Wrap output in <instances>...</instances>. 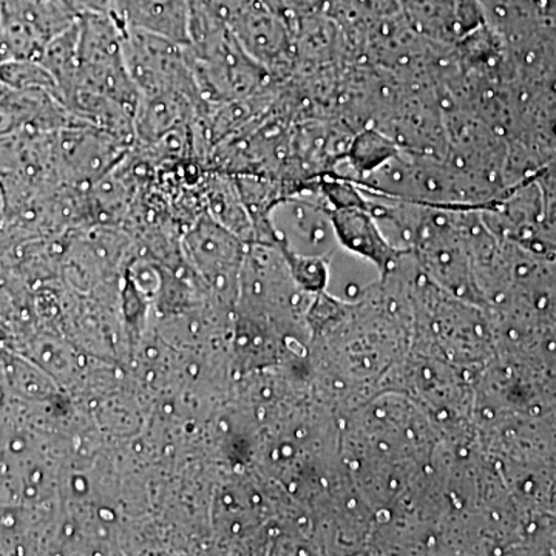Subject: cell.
Wrapping results in <instances>:
<instances>
[{"mask_svg":"<svg viewBox=\"0 0 556 556\" xmlns=\"http://www.w3.org/2000/svg\"><path fill=\"white\" fill-rule=\"evenodd\" d=\"M190 67L203 104L243 100L273 84V76L252 60L230 27L189 43Z\"/></svg>","mask_w":556,"mask_h":556,"instance_id":"1","label":"cell"},{"mask_svg":"<svg viewBox=\"0 0 556 556\" xmlns=\"http://www.w3.org/2000/svg\"><path fill=\"white\" fill-rule=\"evenodd\" d=\"M124 62L139 94H188L201 101L188 46L160 35L124 27Z\"/></svg>","mask_w":556,"mask_h":556,"instance_id":"2","label":"cell"},{"mask_svg":"<svg viewBox=\"0 0 556 556\" xmlns=\"http://www.w3.org/2000/svg\"><path fill=\"white\" fill-rule=\"evenodd\" d=\"M131 149V142L89 124H72L54 135L62 182L79 189H89L109 175Z\"/></svg>","mask_w":556,"mask_h":556,"instance_id":"3","label":"cell"},{"mask_svg":"<svg viewBox=\"0 0 556 556\" xmlns=\"http://www.w3.org/2000/svg\"><path fill=\"white\" fill-rule=\"evenodd\" d=\"M76 21L61 0H0L2 61L39 60L50 40Z\"/></svg>","mask_w":556,"mask_h":556,"instance_id":"4","label":"cell"},{"mask_svg":"<svg viewBox=\"0 0 556 556\" xmlns=\"http://www.w3.org/2000/svg\"><path fill=\"white\" fill-rule=\"evenodd\" d=\"M229 27L249 56L268 70L273 78H285L295 68L291 27L260 0H252Z\"/></svg>","mask_w":556,"mask_h":556,"instance_id":"5","label":"cell"},{"mask_svg":"<svg viewBox=\"0 0 556 556\" xmlns=\"http://www.w3.org/2000/svg\"><path fill=\"white\" fill-rule=\"evenodd\" d=\"M247 244L211 215L201 217L185 239V247L193 265L219 292H233L232 289H239Z\"/></svg>","mask_w":556,"mask_h":556,"instance_id":"6","label":"cell"},{"mask_svg":"<svg viewBox=\"0 0 556 556\" xmlns=\"http://www.w3.org/2000/svg\"><path fill=\"white\" fill-rule=\"evenodd\" d=\"M405 20L419 35L456 46L485 24L481 0H397Z\"/></svg>","mask_w":556,"mask_h":556,"instance_id":"7","label":"cell"},{"mask_svg":"<svg viewBox=\"0 0 556 556\" xmlns=\"http://www.w3.org/2000/svg\"><path fill=\"white\" fill-rule=\"evenodd\" d=\"M331 214L340 247L375 263L382 276L393 268L402 252L388 243L365 199L362 203L331 207Z\"/></svg>","mask_w":556,"mask_h":556,"instance_id":"8","label":"cell"},{"mask_svg":"<svg viewBox=\"0 0 556 556\" xmlns=\"http://www.w3.org/2000/svg\"><path fill=\"white\" fill-rule=\"evenodd\" d=\"M201 105L203 102L174 91L139 94L134 116L135 146L152 144L169 131L193 123Z\"/></svg>","mask_w":556,"mask_h":556,"instance_id":"9","label":"cell"},{"mask_svg":"<svg viewBox=\"0 0 556 556\" xmlns=\"http://www.w3.org/2000/svg\"><path fill=\"white\" fill-rule=\"evenodd\" d=\"M113 14L123 27L190 43L188 0H116Z\"/></svg>","mask_w":556,"mask_h":556,"instance_id":"10","label":"cell"},{"mask_svg":"<svg viewBox=\"0 0 556 556\" xmlns=\"http://www.w3.org/2000/svg\"><path fill=\"white\" fill-rule=\"evenodd\" d=\"M39 61L49 68L60 86L61 101L64 104L78 83L79 75V27L78 21L51 39L43 49Z\"/></svg>","mask_w":556,"mask_h":556,"instance_id":"11","label":"cell"},{"mask_svg":"<svg viewBox=\"0 0 556 556\" xmlns=\"http://www.w3.org/2000/svg\"><path fill=\"white\" fill-rule=\"evenodd\" d=\"M252 0H188L190 43L228 28Z\"/></svg>","mask_w":556,"mask_h":556,"instance_id":"12","label":"cell"},{"mask_svg":"<svg viewBox=\"0 0 556 556\" xmlns=\"http://www.w3.org/2000/svg\"><path fill=\"white\" fill-rule=\"evenodd\" d=\"M0 83L11 89L22 91H46L61 101V91L56 79L39 60L0 62Z\"/></svg>","mask_w":556,"mask_h":556,"instance_id":"13","label":"cell"},{"mask_svg":"<svg viewBox=\"0 0 556 556\" xmlns=\"http://www.w3.org/2000/svg\"><path fill=\"white\" fill-rule=\"evenodd\" d=\"M266 9L276 13L289 25L309 14L327 10L328 0H260Z\"/></svg>","mask_w":556,"mask_h":556,"instance_id":"14","label":"cell"},{"mask_svg":"<svg viewBox=\"0 0 556 556\" xmlns=\"http://www.w3.org/2000/svg\"><path fill=\"white\" fill-rule=\"evenodd\" d=\"M61 2L76 20L90 14L113 13L116 5V0H61Z\"/></svg>","mask_w":556,"mask_h":556,"instance_id":"15","label":"cell"},{"mask_svg":"<svg viewBox=\"0 0 556 556\" xmlns=\"http://www.w3.org/2000/svg\"><path fill=\"white\" fill-rule=\"evenodd\" d=\"M5 218V200H3L2 186H0V223Z\"/></svg>","mask_w":556,"mask_h":556,"instance_id":"16","label":"cell"},{"mask_svg":"<svg viewBox=\"0 0 556 556\" xmlns=\"http://www.w3.org/2000/svg\"><path fill=\"white\" fill-rule=\"evenodd\" d=\"M0 40H2V22H0ZM2 56V54H0Z\"/></svg>","mask_w":556,"mask_h":556,"instance_id":"17","label":"cell"},{"mask_svg":"<svg viewBox=\"0 0 556 556\" xmlns=\"http://www.w3.org/2000/svg\"><path fill=\"white\" fill-rule=\"evenodd\" d=\"M0 62H2V56H0Z\"/></svg>","mask_w":556,"mask_h":556,"instance_id":"18","label":"cell"}]
</instances>
